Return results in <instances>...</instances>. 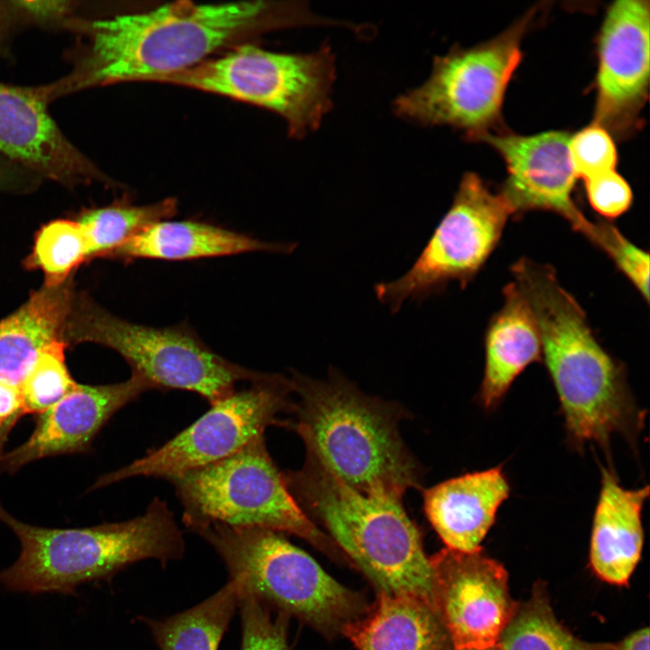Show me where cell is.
I'll use <instances>...</instances> for the list:
<instances>
[{
	"mask_svg": "<svg viewBox=\"0 0 650 650\" xmlns=\"http://www.w3.org/2000/svg\"><path fill=\"white\" fill-rule=\"evenodd\" d=\"M497 644L502 650H608L611 643L583 641L556 618L546 584L536 581L530 597L517 602Z\"/></svg>",
	"mask_w": 650,
	"mask_h": 650,
	"instance_id": "25",
	"label": "cell"
},
{
	"mask_svg": "<svg viewBox=\"0 0 650 650\" xmlns=\"http://www.w3.org/2000/svg\"><path fill=\"white\" fill-rule=\"evenodd\" d=\"M298 395L292 424L307 453L335 477L366 494L402 499L421 485L418 462L398 432V415L390 405L360 392L330 371L327 380L293 373Z\"/></svg>",
	"mask_w": 650,
	"mask_h": 650,
	"instance_id": "3",
	"label": "cell"
},
{
	"mask_svg": "<svg viewBox=\"0 0 650 650\" xmlns=\"http://www.w3.org/2000/svg\"><path fill=\"white\" fill-rule=\"evenodd\" d=\"M511 270L535 314L542 361L571 444L606 449L614 433L634 441L643 426V412L631 395L624 367L595 338L580 305L550 265L522 258Z\"/></svg>",
	"mask_w": 650,
	"mask_h": 650,
	"instance_id": "2",
	"label": "cell"
},
{
	"mask_svg": "<svg viewBox=\"0 0 650 650\" xmlns=\"http://www.w3.org/2000/svg\"><path fill=\"white\" fill-rule=\"evenodd\" d=\"M291 379L265 374L246 389L235 391L211 405L201 417L163 445L132 463L100 477L92 488L134 477L171 479L214 463L264 436L271 425H285L279 418L292 412Z\"/></svg>",
	"mask_w": 650,
	"mask_h": 650,
	"instance_id": "12",
	"label": "cell"
},
{
	"mask_svg": "<svg viewBox=\"0 0 650 650\" xmlns=\"http://www.w3.org/2000/svg\"><path fill=\"white\" fill-rule=\"evenodd\" d=\"M583 181L589 203L602 217L616 218L629 209L633 200L631 188L616 170Z\"/></svg>",
	"mask_w": 650,
	"mask_h": 650,
	"instance_id": "32",
	"label": "cell"
},
{
	"mask_svg": "<svg viewBox=\"0 0 650 650\" xmlns=\"http://www.w3.org/2000/svg\"><path fill=\"white\" fill-rule=\"evenodd\" d=\"M87 258V243L79 223L57 219L38 232L31 262L42 270L47 286H57Z\"/></svg>",
	"mask_w": 650,
	"mask_h": 650,
	"instance_id": "27",
	"label": "cell"
},
{
	"mask_svg": "<svg viewBox=\"0 0 650 650\" xmlns=\"http://www.w3.org/2000/svg\"><path fill=\"white\" fill-rule=\"evenodd\" d=\"M510 493L500 466L467 473L423 493L425 515L446 548L475 552L493 525Z\"/></svg>",
	"mask_w": 650,
	"mask_h": 650,
	"instance_id": "18",
	"label": "cell"
},
{
	"mask_svg": "<svg viewBox=\"0 0 650 650\" xmlns=\"http://www.w3.org/2000/svg\"><path fill=\"white\" fill-rule=\"evenodd\" d=\"M503 294L504 303L485 336L478 399L487 410L497 406L526 367L542 360L540 330L529 300L515 281L506 285Z\"/></svg>",
	"mask_w": 650,
	"mask_h": 650,
	"instance_id": "20",
	"label": "cell"
},
{
	"mask_svg": "<svg viewBox=\"0 0 650 650\" xmlns=\"http://www.w3.org/2000/svg\"><path fill=\"white\" fill-rule=\"evenodd\" d=\"M190 530L218 523L299 536L334 554L338 547L298 505L261 436L214 463L169 479Z\"/></svg>",
	"mask_w": 650,
	"mask_h": 650,
	"instance_id": "8",
	"label": "cell"
},
{
	"mask_svg": "<svg viewBox=\"0 0 650 650\" xmlns=\"http://www.w3.org/2000/svg\"><path fill=\"white\" fill-rule=\"evenodd\" d=\"M0 521L21 544L17 560L0 571V585L14 592L72 594L80 584L110 578L142 560L180 559L185 548L172 512L158 497L139 516L91 527L32 525L1 505Z\"/></svg>",
	"mask_w": 650,
	"mask_h": 650,
	"instance_id": "5",
	"label": "cell"
},
{
	"mask_svg": "<svg viewBox=\"0 0 650 650\" xmlns=\"http://www.w3.org/2000/svg\"><path fill=\"white\" fill-rule=\"evenodd\" d=\"M238 602V588L229 580L198 605L162 620L145 619V623L160 650H218Z\"/></svg>",
	"mask_w": 650,
	"mask_h": 650,
	"instance_id": "24",
	"label": "cell"
},
{
	"mask_svg": "<svg viewBox=\"0 0 650 650\" xmlns=\"http://www.w3.org/2000/svg\"><path fill=\"white\" fill-rule=\"evenodd\" d=\"M294 248L295 244L265 242L210 223L169 218L149 225L108 256L185 261L260 251L291 253Z\"/></svg>",
	"mask_w": 650,
	"mask_h": 650,
	"instance_id": "21",
	"label": "cell"
},
{
	"mask_svg": "<svg viewBox=\"0 0 650 650\" xmlns=\"http://www.w3.org/2000/svg\"><path fill=\"white\" fill-rule=\"evenodd\" d=\"M65 344L53 341L39 355L20 387L23 413H42L77 385L65 362Z\"/></svg>",
	"mask_w": 650,
	"mask_h": 650,
	"instance_id": "28",
	"label": "cell"
},
{
	"mask_svg": "<svg viewBox=\"0 0 650 650\" xmlns=\"http://www.w3.org/2000/svg\"><path fill=\"white\" fill-rule=\"evenodd\" d=\"M649 488L627 489L608 468L594 512L590 564L602 580L627 586L641 557L644 544L642 510Z\"/></svg>",
	"mask_w": 650,
	"mask_h": 650,
	"instance_id": "19",
	"label": "cell"
},
{
	"mask_svg": "<svg viewBox=\"0 0 650 650\" xmlns=\"http://www.w3.org/2000/svg\"><path fill=\"white\" fill-rule=\"evenodd\" d=\"M570 138L562 131L533 135L485 131L472 139L489 144L504 159L507 177L500 192L514 215L552 211L589 239L595 222L582 214L571 198L577 176L569 153Z\"/></svg>",
	"mask_w": 650,
	"mask_h": 650,
	"instance_id": "14",
	"label": "cell"
},
{
	"mask_svg": "<svg viewBox=\"0 0 650 650\" xmlns=\"http://www.w3.org/2000/svg\"><path fill=\"white\" fill-rule=\"evenodd\" d=\"M513 209L501 192L491 191L473 172L463 175L451 206L411 268L391 282L376 283V298L392 312L404 302H422L450 282L464 288L497 246Z\"/></svg>",
	"mask_w": 650,
	"mask_h": 650,
	"instance_id": "11",
	"label": "cell"
},
{
	"mask_svg": "<svg viewBox=\"0 0 650 650\" xmlns=\"http://www.w3.org/2000/svg\"><path fill=\"white\" fill-rule=\"evenodd\" d=\"M327 23L303 1H178L105 18L76 15L63 27L77 34L71 70L43 88L51 102L89 88L153 82L265 32Z\"/></svg>",
	"mask_w": 650,
	"mask_h": 650,
	"instance_id": "1",
	"label": "cell"
},
{
	"mask_svg": "<svg viewBox=\"0 0 650 650\" xmlns=\"http://www.w3.org/2000/svg\"><path fill=\"white\" fill-rule=\"evenodd\" d=\"M358 650H452L435 607L412 596L378 593L375 605L342 632Z\"/></svg>",
	"mask_w": 650,
	"mask_h": 650,
	"instance_id": "22",
	"label": "cell"
},
{
	"mask_svg": "<svg viewBox=\"0 0 650 650\" xmlns=\"http://www.w3.org/2000/svg\"><path fill=\"white\" fill-rule=\"evenodd\" d=\"M177 205L174 198H167L145 205L120 201L86 210L77 222L86 239L88 258L108 256L149 225L174 216Z\"/></svg>",
	"mask_w": 650,
	"mask_h": 650,
	"instance_id": "26",
	"label": "cell"
},
{
	"mask_svg": "<svg viewBox=\"0 0 650 650\" xmlns=\"http://www.w3.org/2000/svg\"><path fill=\"white\" fill-rule=\"evenodd\" d=\"M69 290L47 286L0 321V382L21 387L41 352L61 339L70 313Z\"/></svg>",
	"mask_w": 650,
	"mask_h": 650,
	"instance_id": "23",
	"label": "cell"
},
{
	"mask_svg": "<svg viewBox=\"0 0 650 650\" xmlns=\"http://www.w3.org/2000/svg\"><path fill=\"white\" fill-rule=\"evenodd\" d=\"M569 153L577 178L583 180L615 170L618 158L609 132L595 123L571 135Z\"/></svg>",
	"mask_w": 650,
	"mask_h": 650,
	"instance_id": "31",
	"label": "cell"
},
{
	"mask_svg": "<svg viewBox=\"0 0 650 650\" xmlns=\"http://www.w3.org/2000/svg\"><path fill=\"white\" fill-rule=\"evenodd\" d=\"M593 244L601 248L613 260L616 266L632 283L641 296L649 302V255L615 226L607 222L597 223Z\"/></svg>",
	"mask_w": 650,
	"mask_h": 650,
	"instance_id": "30",
	"label": "cell"
},
{
	"mask_svg": "<svg viewBox=\"0 0 650 650\" xmlns=\"http://www.w3.org/2000/svg\"><path fill=\"white\" fill-rule=\"evenodd\" d=\"M35 176L29 170L0 155V190Z\"/></svg>",
	"mask_w": 650,
	"mask_h": 650,
	"instance_id": "36",
	"label": "cell"
},
{
	"mask_svg": "<svg viewBox=\"0 0 650 650\" xmlns=\"http://www.w3.org/2000/svg\"><path fill=\"white\" fill-rule=\"evenodd\" d=\"M22 398L20 388L0 382V425L21 414Z\"/></svg>",
	"mask_w": 650,
	"mask_h": 650,
	"instance_id": "35",
	"label": "cell"
},
{
	"mask_svg": "<svg viewBox=\"0 0 650 650\" xmlns=\"http://www.w3.org/2000/svg\"><path fill=\"white\" fill-rule=\"evenodd\" d=\"M153 386L137 375L109 385H79L40 414L33 432L22 445L5 455L6 470L42 458L87 450L107 422Z\"/></svg>",
	"mask_w": 650,
	"mask_h": 650,
	"instance_id": "17",
	"label": "cell"
},
{
	"mask_svg": "<svg viewBox=\"0 0 650 650\" xmlns=\"http://www.w3.org/2000/svg\"><path fill=\"white\" fill-rule=\"evenodd\" d=\"M73 341H91L117 352L132 374L154 389L196 393L211 405L236 391L240 381L265 373L230 362L209 348L188 325L151 327L134 323L85 301L64 331Z\"/></svg>",
	"mask_w": 650,
	"mask_h": 650,
	"instance_id": "9",
	"label": "cell"
},
{
	"mask_svg": "<svg viewBox=\"0 0 650 650\" xmlns=\"http://www.w3.org/2000/svg\"><path fill=\"white\" fill-rule=\"evenodd\" d=\"M335 56L322 43L304 53L277 52L248 42L217 58L155 79L248 103L280 116L289 135L319 128L332 107Z\"/></svg>",
	"mask_w": 650,
	"mask_h": 650,
	"instance_id": "7",
	"label": "cell"
},
{
	"mask_svg": "<svg viewBox=\"0 0 650 650\" xmlns=\"http://www.w3.org/2000/svg\"><path fill=\"white\" fill-rule=\"evenodd\" d=\"M238 592L242 623L241 650H289L288 616L279 612L274 619L263 601L247 591L238 589Z\"/></svg>",
	"mask_w": 650,
	"mask_h": 650,
	"instance_id": "29",
	"label": "cell"
},
{
	"mask_svg": "<svg viewBox=\"0 0 650 650\" xmlns=\"http://www.w3.org/2000/svg\"><path fill=\"white\" fill-rule=\"evenodd\" d=\"M647 0H618L601 25L598 58L595 124L626 133L646 101L649 83Z\"/></svg>",
	"mask_w": 650,
	"mask_h": 650,
	"instance_id": "15",
	"label": "cell"
},
{
	"mask_svg": "<svg viewBox=\"0 0 650 650\" xmlns=\"http://www.w3.org/2000/svg\"><path fill=\"white\" fill-rule=\"evenodd\" d=\"M608 650H649V629L641 627L618 643H611Z\"/></svg>",
	"mask_w": 650,
	"mask_h": 650,
	"instance_id": "37",
	"label": "cell"
},
{
	"mask_svg": "<svg viewBox=\"0 0 650 650\" xmlns=\"http://www.w3.org/2000/svg\"><path fill=\"white\" fill-rule=\"evenodd\" d=\"M192 532L220 556L239 590L331 635L365 615L360 596L330 576L281 533L208 524Z\"/></svg>",
	"mask_w": 650,
	"mask_h": 650,
	"instance_id": "6",
	"label": "cell"
},
{
	"mask_svg": "<svg viewBox=\"0 0 650 650\" xmlns=\"http://www.w3.org/2000/svg\"><path fill=\"white\" fill-rule=\"evenodd\" d=\"M452 650H502L498 644L487 646H476V647H460L453 648Z\"/></svg>",
	"mask_w": 650,
	"mask_h": 650,
	"instance_id": "38",
	"label": "cell"
},
{
	"mask_svg": "<svg viewBox=\"0 0 650 650\" xmlns=\"http://www.w3.org/2000/svg\"><path fill=\"white\" fill-rule=\"evenodd\" d=\"M42 86L0 82V155L67 186L111 183L61 132Z\"/></svg>",
	"mask_w": 650,
	"mask_h": 650,
	"instance_id": "16",
	"label": "cell"
},
{
	"mask_svg": "<svg viewBox=\"0 0 650 650\" xmlns=\"http://www.w3.org/2000/svg\"><path fill=\"white\" fill-rule=\"evenodd\" d=\"M283 474L303 512L325 527L379 593L412 596L434 606L431 560L402 499L360 493L309 453L301 469Z\"/></svg>",
	"mask_w": 650,
	"mask_h": 650,
	"instance_id": "4",
	"label": "cell"
},
{
	"mask_svg": "<svg viewBox=\"0 0 650 650\" xmlns=\"http://www.w3.org/2000/svg\"><path fill=\"white\" fill-rule=\"evenodd\" d=\"M16 4L26 24L62 27L75 16L79 3L76 1L20 0Z\"/></svg>",
	"mask_w": 650,
	"mask_h": 650,
	"instance_id": "33",
	"label": "cell"
},
{
	"mask_svg": "<svg viewBox=\"0 0 650 650\" xmlns=\"http://www.w3.org/2000/svg\"><path fill=\"white\" fill-rule=\"evenodd\" d=\"M14 1H0V52L8 43L11 36L22 25L24 20Z\"/></svg>",
	"mask_w": 650,
	"mask_h": 650,
	"instance_id": "34",
	"label": "cell"
},
{
	"mask_svg": "<svg viewBox=\"0 0 650 650\" xmlns=\"http://www.w3.org/2000/svg\"><path fill=\"white\" fill-rule=\"evenodd\" d=\"M430 560L434 606L453 648L497 644L517 604L504 566L482 549L468 552L444 548Z\"/></svg>",
	"mask_w": 650,
	"mask_h": 650,
	"instance_id": "13",
	"label": "cell"
},
{
	"mask_svg": "<svg viewBox=\"0 0 650 650\" xmlns=\"http://www.w3.org/2000/svg\"><path fill=\"white\" fill-rule=\"evenodd\" d=\"M534 12L498 36L471 48L454 47L433 59L428 79L399 95L395 114L421 125H450L469 139L497 122L506 87L521 58Z\"/></svg>",
	"mask_w": 650,
	"mask_h": 650,
	"instance_id": "10",
	"label": "cell"
}]
</instances>
